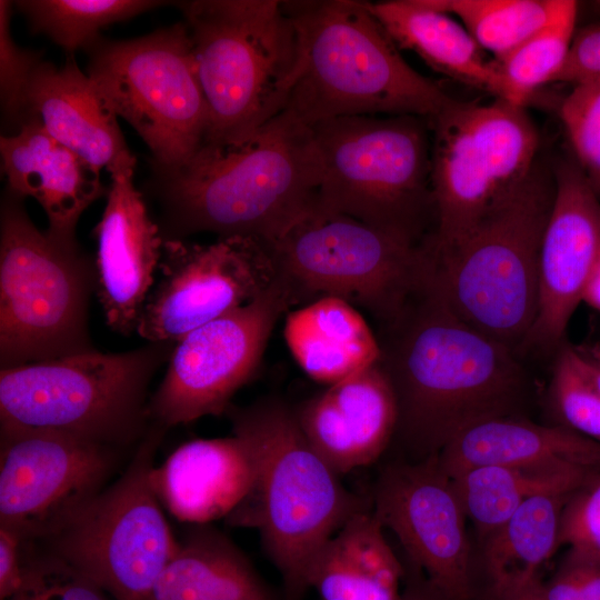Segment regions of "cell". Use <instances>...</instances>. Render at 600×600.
<instances>
[{
    "label": "cell",
    "instance_id": "12",
    "mask_svg": "<svg viewBox=\"0 0 600 600\" xmlns=\"http://www.w3.org/2000/svg\"><path fill=\"white\" fill-rule=\"evenodd\" d=\"M88 76L108 106L150 149L159 171L189 160L204 142L209 113L184 22L86 48Z\"/></svg>",
    "mask_w": 600,
    "mask_h": 600
},
{
    "label": "cell",
    "instance_id": "33",
    "mask_svg": "<svg viewBox=\"0 0 600 600\" xmlns=\"http://www.w3.org/2000/svg\"><path fill=\"white\" fill-rule=\"evenodd\" d=\"M578 3L566 0L557 17L501 59L494 60L511 103L524 107L562 69L576 33Z\"/></svg>",
    "mask_w": 600,
    "mask_h": 600
},
{
    "label": "cell",
    "instance_id": "2",
    "mask_svg": "<svg viewBox=\"0 0 600 600\" xmlns=\"http://www.w3.org/2000/svg\"><path fill=\"white\" fill-rule=\"evenodd\" d=\"M159 172L172 239L212 232L269 244L316 206L321 164L311 127L282 111L244 139L204 141Z\"/></svg>",
    "mask_w": 600,
    "mask_h": 600
},
{
    "label": "cell",
    "instance_id": "17",
    "mask_svg": "<svg viewBox=\"0 0 600 600\" xmlns=\"http://www.w3.org/2000/svg\"><path fill=\"white\" fill-rule=\"evenodd\" d=\"M371 510L398 538L410 562L448 600H470L467 514L438 454L387 464L376 481Z\"/></svg>",
    "mask_w": 600,
    "mask_h": 600
},
{
    "label": "cell",
    "instance_id": "9",
    "mask_svg": "<svg viewBox=\"0 0 600 600\" xmlns=\"http://www.w3.org/2000/svg\"><path fill=\"white\" fill-rule=\"evenodd\" d=\"M94 261L40 231L8 191L0 217V364L16 367L94 350L88 303Z\"/></svg>",
    "mask_w": 600,
    "mask_h": 600
},
{
    "label": "cell",
    "instance_id": "43",
    "mask_svg": "<svg viewBox=\"0 0 600 600\" xmlns=\"http://www.w3.org/2000/svg\"><path fill=\"white\" fill-rule=\"evenodd\" d=\"M574 353L578 364L600 393V358L578 348Z\"/></svg>",
    "mask_w": 600,
    "mask_h": 600
},
{
    "label": "cell",
    "instance_id": "39",
    "mask_svg": "<svg viewBox=\"0 0 600 600\" xmlns=\"http://www.w3.org/2000/svg\"><path fill=\"white\" fill-rule=\"evenodd\" d=\"M543 591L547 600H600V561L569 551Z\"/></svg>",
    "mask_w": 600,
    "mask_h": 600
},
{
    "label": "cell",
    "instance_id": "21",
    "mask_svg": "<svg viewBox=\"0 0 600 600\" xmlns=\"http://www.w3.org/2000/svg\"><path fill=\"white\" fill-rule=\"evenodd\" d=\"M27 113L97 171L133 174L137 160L117 114L73 57L61 67L40 62L28 89Z\"/></svg>",
    "mask_w": 600,
    "mask_h": 600
},
{
    "label": "cell",
    "instance_id": "20",
    "mask_svg": "<svg viewBox=\"0 0 600 600\" xmlns=\"http://www.w3.org/2000/svg\"><path fill=\"white\" fill-rule=\"evenodd\" d=\"M292 409L306 440L339 476L377 461L398 419L391 383L378 361Z\"/></svg>",
    "mask_w": 600,
    "mask_h": 600
},
{
    "label": "cell",
    "instance_id": "32",
    "mask_svg": "<svg viewBox=\"0 0 600 600\" xmlns=\"http://www.w3.org/2000/svg\"><path fill=\"white\" fill-rule=\"evenodd\" d=\"M162 1L149 0H23L13 4L30 22L33 32L44 33L73 54L99 38L111 23L151 10Z\"/></svg>",
    "mask_w": 600,
    "mask_h": 600
},
{
    "label": "cell",
    "instance_id": "38",
    "mask_svg": "<svg viewBox=\"0 0 600 600\" xmlns=\"http://www.w3.org/2000/svg\"><path fill=\"white\" fill-rule=\"evenodd\" d=\"M560 544L600 561V473L567 501L561 517Z\"/></svg>",
    "mask_w": 600,
    "mask_h": 600
},
{
    "label": "cell",
    "instance_id": "44",
    "mask_svg": "<svg viewBox=\"0 0 600 600\" xmlns=\"http://www.w3.org/2000/svg\"><path fill=\"white\" fill-rule=\"evenodd\" d=\"M582 301L600 311V256L584 286Z\"/></svg>",
    "mask_w": 600,
    "mask_h": 600
},
{
    "label": "cell",
    "instance_id": "37",
    "mask_svg": "<svg viewBox=\"0 0 600 600\" xmlns=\"http://www.w3.org/2000/svg\"><path fill=\"white\" fill-rule=\"evenodd\" d=\"M11 2L0 1V97L4 120L14 131L27 121V97L42 53L22 49L10 33Z\"/></svg>",
    "mask_w": 600,
    "mask_h": 600
},
{
    "label": "cell",
    "instance_id": "29",
    "mask_svg": "<svg viewBox=\"0 0 600 600\" xmlns=\"http://www.w3.org/2000/svg\"><path fill=\"white\" fill-rule=\"evenodd\" d=\"M599 473L574 463L543 462L477 467L451 479L467 518L489 536L529 499L573 493Z\"/></svg>",
    "mask_w": 600,
    "mask_h": 600
},
{
    "label": "cell",
    "instance_id": "16",
    "mask_svg": "<svg viewBox=\"0 0 600 600\" xmlns=\"http://www.w3.org/2000/svg\"><path fill=\"white\" fill-rule=\"evenodd\" d=\"M158 270L137 324L140 337L158 343H176L251 302L278 278L267 244L241 236L209 244L163 239Z\"/></svg>",
    "mask_w": 600,
    "mask_h": 600
},
{
    "label": "cell",
    "instance_id": "41",
    "mask_svg": "<svg viewBox=\"0 0 600 600\" xmlns=\"http://www.w3.org/2000/svg\"><path fill=\"white\" fill-rule=\"evenodd\" d=\"M26 548L27 540L0 527V600L10 598L22 582Z\"/></svg>",
    "mask_w": 600,
    "mask_h": 600
},
{
    "label": "cell",
    "instance_id": "10",
    "mask_svg": "<svg viewBox=\"0 0 600 600\" xmlns=\"http://www.w3.org/2000/svg\"><path fill=\"white\" fill-rule=\"evenodd\" d=\"M294 301L333 297L393 320L429 281V241L411 243L351 217L313 207L267 244Z\"/></svg>",
    "mask_w": 600,
    "mask_h": 600
},
{
    "label": "cell",
    "instance_id": "36",
    "mask_svg": "<svg viewBox=\"0 0 600 600\" xmlns=\"http://www.w3.org/2000/svg\"><path fill=\"white\" fill-rule=\"evenodd\" d=\"M7 600H109L92 580L60 558L27 541L26 566L19 589Z\"/></svg>",
    "mask_w": 600,
    "mask_h": 600
},
{
    "label": "cell",
    "instance_id": "14",
    "mask_svg": "<svg viewBox=\"0 0 600 600\" xmlns=\"http://www.w3.org/2000/svg\"><path fill=\"white\" fill-rule=\"evenodd\" d=\"M122 449L62 432L0 426V527L44 541L108 486Z\"/></svg>",
    "mask_w": 600,
    "mask_h": 600
},
{
    "label": "cell",
    "instance_id": "23",
    "mask_svg": "<svg viewBox=\"0 0 600 600\" xmlns=\"http://www.w3.org/2000/svg\"><path fill=\"white\" fill-rule=\"evenodd\" d=\"M257 462L250 444L234 434L180 444L151 472L163 508L188 524L229 518L249 497Z\"/></svg>",
    "mask_w": 600,
    "mask_h": 600
},
{
    "label": "cell",
    "instance_id": "6",
    "mask_svg": "<svg viewBox=\"0 0 600 600\" xmlns=\"http://www.w3.org/2000/svg\"><path fill=\"white\" fill-rule=\"evenodd\" d=\"M180 8L208 107L204 141L244 139L281 113L301 60L283 1L194 0Z\"/></svg>",
    "mask_w": 600,
    "mask_h": 600
},
{
    "label": "cell",
    "instance_id": "30",
    "mask_svg": "<svg viewBox=\"0 0 600 600\" xmlns=\"http://www.w3.org/2000/svg\"><path fill=\"white\" fill-rule=\"evenodd\" d=\"M571 494L533 497L489 534L486 568L494 598L540 578V568L560 546L562 511Z\"/></svg>",
    "mask_w": 600,
    "mask_h": 600
},
{
    "label": "cell",
    "instance_id": "35",
    "mask_svg": "<svg viewBox=\"0 0 600 600\" xmlns=\"http://www.w3.org/2000/svg\"><path fill=\"white\" fill-rule=\"evenodd\" d=\"M551 397L563 426L600 442V393L578 364L574 348L569 344L558 349Z\"/></svg>",
    "mask_w": 600,
    "mask_h": 600
},
{
    "label": "cell",
    "instance_id": "24",
    "mask_svg": "<svg viewBox=\"0 0 600 600\" xmlns=\"http://www.w3.org/2000/svg\"><path fill=\"white\" fill-rule=\"evenodd\" d=\"M398 48L412 51L433 70L508 102L506 82L494 59L467 29L429 0L366 1Z\"/></svg>",
    "mask_w": 600,
    "mask_h": 600
},
{
    "label": "cell",
    "instance_id": "8",
    "mask_svg": "<svg viewBox=\"0 0 600 600\" xmlns=\"http://www.w3.org/2000/svg\"><path fill=\"white\" fill-rule=\"evenodd\" d=\"M174 343L97 350L1 368L0 426L51 430L126 450L151 428L148 388Z\"/></svg>",
    "mask_w": 600,
    "mask_h": 600
},
{
    "label": "cell",
    "instance_id": "13",
    "mask_svg": "<svg viewBox=\"0 0 600 600\" xmlns=\"http://www.w3.org/2000/svg\"><path fill=\"white\" fill-rule=\"evenodd\" d=\"M164 433L151 426L122 474L60 532L37 542L114 600H149L178 546L151 482Z\"/></svg>",
    "mask_w": 600,
    "mask_h": 600
},
{
    "label": "cell",
    "instance_id": "25",
    "mask_svg": "<svg viewBox=\"0 0 600 600\" xmlns=\"http://www.w3.org/2000/svg\"><path fill=\"white\" fill-rule=\"evenodd\" d=\"M438 460L450 478L483 466L568 462L600 469V442L566 426L501 417L460 432L442 448Z\"/></svg>",
    "mask_w": 600,
    "mask_h": 600
},
{
    "label": "cell",
    "instance_id": "5",
    "mask_svg": "<svg viewBox=\"0 0 600 600\" xmlns=\"http://www.w3.org/2000/svg\"><path fill=\"white\" fill-rule=\"evenodd\" d=\"M552 164L539 157L458 247L432 251V282L463 321L517 351L539 307V259L552 209Z\"/></svg>",
    "mask_w": 600,
    "mask_h": 600
},
{
    "label": "cell",
    "instance_id": "27",
    "mask_svg": "<svg viewBox=\"0 0 600 600\" xmlns=\"http://www.w3.org/2000/svg\"><path fill=\"white\" fill-rule=\"evenodd\" d=\"M403 576L370 508L351 517L321 548L309 588L320 600H400Z\"/></svg>",
    "mask_w": 600,
    "mask_h": 600
},
{
    "label": "cell",
    "instance_id": "22",
    "mask_svg": "<svg viewBox=\"0 0 600 600\" xmlns=\"http://www.w3.org/2000/svg\"><path fill=\"white\" fill-rule=\"evenodd\" d=\"M8 191L31 197L47 214L53 240L79 248L76 227L84 210L107 191L100 172L52 138L30 117L18 131L0 138Z\"/></svg>",
    "mask_w": 600,
    "mask_h": 600
},
{
    "label": "cell",
    "instance_id": "31",
    "mask_svg": "<svg viewBox=\"0 0 600 600\" xmlns=\"http://www.w3.org/2000/svg\"><path fill=\"white\" fill-rule=\"evenodd\" d=\"M456 16L479 46L501 59L551 22L566 0H429Z\"/></svg>",
    "mask_w": 600,
    "mask_h": 600
},
{
    "label": "cell",
    "instance_id": "40",
    "mask_svg": "<svg viewBox=\"0 0 600 600\" xmlns=\"http://www.w3.org/2000/svg\"><path fill=\"white\" fill-rule=\"evenodd\" d=\"M600 77V21L576 31L568 58L553 82L577 84Z\"/></svg>",
    "mask_w": 600,
    "mask_h": 600
},
{
    "label": "cell",
    "instance_id": "28",
    "mask_svg": "<svg viewBox=\"0 0 600 600\" xmlns=\"http://www.w3.org/2000/svg\"><path fill=\"white\" fill-rule=\"evenodd\" d=\"M284 339L301 369L328 386L376 363L380 357L378 338L359 310L333 297L288 313Z\"/></svg>",
    "mask_w": 600,
    "mask_h": 600
},
{
    "label": "cell",
    "instance_id": "19",
    "mask_svg": "<svg viewBox=\"0 0 600 600\" xmlns=\"http://www.w3.org/2000/svg\"><path fill=\"white\" fill-rule=\"evenodd\" d=\"M107 203L93 229L96 293L107 326L130 336L154 284L163 238L151 219L133 174L110 177Z\"/></svg>",
    "mask_w": 600,
    "mask_h": 600
},
{
    "label": "cell",
    "instance_id": "7",
    "mask_svg": "<svg viewBox=\"0 0 600 600\" xmlns=\"http://www.w3.org/2000/svg\"><path fill=\"white\" fill-rule=\"evenodd\" d=\"M321 176L316 208L411 243L434 234L431 129L418 116H357L311 127Z\"/></svg>",
    "mask_w": 600,
    "mask_h": 600
},
{
    "label": "cell",
    "instance_id": "11",
    "mask_svg": "<svg viewBox=\"0 0 600 600\" xmlns=\"http://www.w3.org/2000/svg\"><path fill=\"white\" fill-rule=\"evenodd\" d=\"M431 129L434 252L466 240L489 208L522 180L539 158V133L524 107L454 100Z\"/></svg>",
    "mask_w": 600,
    "mask_h": 600
},
{
    "label": "cell",
    "instance_id": "4",
    "mask_svg": "<svg viewBox=\"0 0 600 600\" xmlns=\"http://www.w3.org/2000/svg\"><path fill=\"white\" fill-rule=\"evenodd\" d=\"M300 42L283 111L312 127L357 116L431 119L456 99L400 54L366 1H283Z\"/></svg>",
    "mask_w": 600,
    "mask_h": 600
},
{
    "label": "cell",
    "instance_id": "34",
    "mask_svg": "<svg viewBox=\"0 0 600 600\" xmlns=\"http://www.w3.org/2000/svg\"><path fill=\"white\" fill-rule=\"evenodd\" d=\"M559 116L571 154L600 199V77L574 84Z\"/></svg>",
    "mask_w": 600,
    "mask_h": 600
},
{
    "label": "cell",
    "instance_id": "18",
    "mask_svg": "<svg viewBox=\"0 0 600 600\" xmlns=\"http://www.w3.org/2000/svg\"><path fill=\"white\" fill-rule=\"evenodd\" d=\"M556 192L539 259V307L519 349H559L600 256V199L572 154L552 163Z\"/></svg>",
    "mask_w": 600,
    "mask_h": 600
},
{
    "label": "cell",
    "instance_id": "26",
    "mask_svg": "<svg viewBox=\"0 0 600 600\" xmlns=\"http://www.w3.org/2000/svg\"><path fill=\"white\" fill-rule=\"evenodd\" d=\"M149 600H281L247 556L209 524H189Z\"/></svg>",
    "mask_w": 600,
    "mask_h": 600
},
{
    "label": "cell",
    "instance_id": "15",
    "mask_svg": "<svg viewBox=\"0 0 600 600\" xmlns=\"http://www.w3.org/2000/svg\"><path fill=\"white\" fill-rule=\"evenodd\" d=\"M292 306L289 287L278 276L251 302L176 342L149 400L151 426L167 431L226 413L234 393L254 376L277 321Z\"/></svg>",
    "mask_w": 600,
    "mask_h": 600
},
{
    "label": "cell",
    "instance_id": "45",
    "mask_svg": "<svg viewBox=\"0 0 600 600\" xmlns=\"http://www.w3.org/2000/svg\"><path fill=\"white\" fill-rule=\"evenodd\" d=\"M494 600H547V598L543 583L538 578L519 590L496 597Z\"/></svg>",
    "mask_w": 600,
    "mask_h": 600
},
{
    "label": "cell",
    "instance_id": "3",
    "mask_svg": "<svg viewBox=\"0 0 600 600\" xmlns=\"http://www.w3.org/2000/svg\"><path fill=\"white\" fill-rule=\"evenodd\" d=\"M224 414L233 433L250 444L257 462L254 486L229 521L258 529L281 576L284 600H303L321 548L371 503L341 483L303 437L293 409L281 399L231 404Z\"/></svg>",
    "mask_w": 600,
    "mask_h": 600
},
{
    "label": "cell",
    "instance_id": "1",
    "mask_svg": "<svg viewBox=\"0 0 600 600\" xmlns=\"http://www.w3.org/2000/svg\"><path fill=\"white\" fill-rule=\"evenodd\" d=\"M379 364L397 401L394 437L414 461L438 454L467 428L514 417L527 393L516 350L459 318L432 278L380 326Z\"/></svg>",
    "mask_w": 600,
    "mask_h": 600
},
{
    "label": "cell",
    "instance_id": "42",
    "mask_svg": "<svg viewBox=\"0 0 600 600\" xmlns=\"http://www.w3.org/2000/svg\"><path fill=\"white\" fill-rule=\"evenodd\" d=\"M400 600H448L426 578L413 577L402 590Z\"/></svg>",
    "mask_w": 600,
    "mask_h": 600
}]
</instances>
